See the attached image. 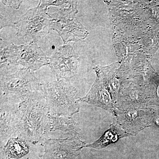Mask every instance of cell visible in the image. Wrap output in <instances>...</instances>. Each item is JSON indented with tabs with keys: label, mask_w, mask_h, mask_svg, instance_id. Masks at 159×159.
I'll list each match as a JSON object with an SVG mask.
<instances>
[{
	"label": "cell",
	"mask_w": 159,
	"mask_h": 159,
	"mask_svg": "<svg viewBox=\"0 0 159 159\" xmlns=\"http://www.w3.org/2000/svg\"><path fill=\"white\" fill-rule=\"evenodd\" d=\"M1 90L5 96L15 95L21 102L44 99L43 84L34 72L19 66L1 68Z\"/></svg>",
	"instance_id": "1"
},
{
	"label": "cell",
	"mask_w": 159,
	"mask_h": 159,
	"mask_svg": "<svg viewBox=\"0 0 159 159\" xmlns=\"http://www.w3.org/2000/svg\"><path fill=\"white\" fill-rule=\"evenodd\" d=\"M44 99L20 102L18 137L36 144L50 129V113Z\"/></svg>",
	"instance_id": "2"
},
{
	"label": "cell",
	"mask_w": 159,
	"mask_h": 159,
	"mask_svg": "<svg viewBox=\"0 0 159 159\" xmlns=\"http://www.w3.org/2000/svg\"><path fill=\"white\" fill-rule=\"evenodd\" d=\"M42 84L49 113L72 117L79 111L77 89L69 80H61Z\"/></svg>",
	"instance_id": "3"
},
{
	"label": "cell",
	"mask_w": 159,
	"mask_h": 159,
	"mask_svg": "<svg viewBox=\"0 0 159 159\" xmlns=\"http://www.w3.org/2000/svg\"><path fill=\"white\" fill-rule=\"evenodd\" d=\"M50 58L37 44L31 42L27 45L6 43L1 39V68L7 66H19L34 71L49 65Z\"/></svg>",
	"instance_id": "4"
},
{
	"label": "cell",
	"mask_w": 159,
	"mask_h": 159,
	"mask_svg": "<svg viewBox=\"0 0 159 159\" xmlns=\"http://www.w3.org/2000/svg\"><path fill=\"white\" fill-rule=\"evenodd\" d=\"M77 2L70 1L64 7L50 15L51 30L58 33L64 45L72 41L85 39L89 33L76 17Z\"/></svg>",
	"instance_id": "5"
},
{
	"label": "cell",
	"mask_w": 159,
	"mask_h": 159,
	"mask_svg": "<svg viewBox=\"0 0 159 159\" xmlns=\"http://www.w3.org/2000/svg\"><path fill=\"white\" fill-rule=\"evenodd\" d=\"M48 8L39 3L37 7L27 10L20 19L14 23L16 35L26 43H37L51 31V18Z\"/></svg>",
	"instance_id": "6"
},
{
	"label": "cell",
	"mask_w": 159,
	"mask_h": 159,
	"mask_svg": "<svg viewBox=\"0 0 159 159\" xmlns=\"http://www.w3.org/2000/svg\"><path fill=\"white\" fill-rule=\"evenodd\" d=\"M152 119L146 107H118L113 121L129 135L135 136L150 125Z\"/></svg>",
	"instance_id": "7"
},
{
	"label": "cell",
	"mask_w": 159,
	"mask_h": 159,
	"mask_svg": "<svg viewBox=\"0 0 159 159\" xmlns=\"http://www.w3.org/2000/svg\"><path fill=\"white\" fill-rule=\"evenodd\" d=\"M49 58V66L57 80H69L77 74L79 55L70 45L60 46Z\"/></svg>",
	"instance_id": "8"
},
{
	"label": "cell",
	"mask_w": 159,
	"mask_h": 159,
	"mask_svg": "<svg viewBox=\"0 0 159 159\" xmlns=\"http://www.w3.org/2000/svg\"><path fill=\"white\" fill-rule=\"evenodd\" d=\"M80 136L66 139H50L43 143L44 151L39 159H75L85 147Z\"/></svg>",
	"instance_id": "9"
},
{
	"label": "cell",
	"mask_w": 159,
	"mask_h": 159,
	"mask_svg": "<svg viewBox=\"0 0 159 159\" xmlns=\"http://www.w3.org/2000/svg\"><path fill=\"white\" fill-rule=\"evenodd\" d=\"M97 78L88 94L84 97L79 98V102L100 107L108 111L115 116L117 107L114 102L102 75L95 71Z\"/></svg>",
	"instance_id": "10"
},
{
	"label": "cell",
	"mask_w": 159,
	"mask_h": 159,
	"mask_svg": "<svg viewBox=\"0 0 159 159\" xmlns=\"http://www.w3.org/2000/svg\"><path fill=\"white\" fill-rule=\"evenodd\" d=\"M150 103L144 84L123 80L119 91L117 107H146Z\"/></svg>",
	"instance_id": "11"
},
{
	"label": "cell",
	"mask_w": 159,
	"mask_h": 159,
	"mask_svg": "<svg viewBox=\"0 0 159 159\" xmlns=\"http://www.w3.org/2000/svg\"><path fill=\"white\" fill-rule=\"evenodd\" d=\"M18 106L1 102V147L10 138L18 137Z\"/></svg>",
	"instance_id": "12"
},
{
	"label": "cell",
	"mask_w": 159,
	"mask_h": 159,
	"mask_svg": "<svg viewBox=\"0 0 159 159\" xmlns=\"http://www.w3.org/2000/svg\"><path fill=\"white\" fill-rule=\"evenodd\" d=\"M120 63L119 61L113 63L108 66H97L95 71H97L102 75L114 102L117 106L119 91L123 81L119 71Z\"/></svg>",
	"instance_id": "13"
},
{
	"label": "cell",
	"mask_w": 159,
	"mask_h": 159,
	"mask_svg": "<svg viewBox=\"0 0 159 159\" xmlns=\"http://www.w3.org/2000/svg\"><path fill=\"white\" fill-rule=\"evenodd\" d=\"M30 151L29 142L19 137L9 139L1 148V159H21Z\"/></svg>",
	"instance_id": "14"
},
{
	"label": "cell",
	"mask_w": 159,
	"mask_h": 159,
	"mask_svg": "<svg viewBox=\"0 0 159 159\" xmlns=\"http://www.w3.org/2000/svg\"><path fill=\"white\" fill-rule=\"evenodd\" d=\"M130 136L124 129L113 121V123L104 134L96 141L85 145V147L101 149L108 145L116 143L119 139Z\"/></svg>",
	"instance_id": "15"
},
{
	"label": "cell",
	"mask_w": 159,
	"mask_h": 159,
	"mask_svg": "<svg viewBox=\"0 0 159 159\" xmlns=\"http://www.w3.org/2000/svg\"><path fill=\"white\" fill-rule=\"evenodd\" d=\"M50 131H62L74 136H80L79 125L71 116L50 114Z\"/></svg>",
	"instance_id": "16"
},
{
	"label": "cell",
	"mask_w": 159,
	"mask_h": 159,
	"mask_svg": "<svg viewBox=\"0 0 159 159\" xmlns=\"http://www.w3.org/2000/svg\"><path fill=\"white\" fill-rule=\"evenodd\" d=\"M144 53L151 57L159 48V26L150 27L138 41Z\"/></svg>",
	"instance_id": "17"
},
{
	"label": "cell",
	"mask_w": 159,
	"mask_h": 159,
	"mask_svg": "<svg viewBox=\"0 0 159 159\" xmlns=\"http://www.w3.org/2000/svg\"><path fill=\"white\" fill-rule=\"evenodd\" d=\"M70 1H40L39 3L42 6L48 9L49 6H55L61 8L67 5Z\"/></svg>",
	"instance_id": "18"
},
{
	"label": "cell",
	"mask_w": 159,
	"mask_h": 159,
	"mask_svg": "<svg viewBox=\"0 0 159 159\" xmlns=\"http://www.w3.org/2000/svg\"><path fill=\"white\" fill-rule=\"evenodd\" d=\"M1 2L9 8L18 9H19L23 1H1Z\"/></svg>",
	"instance_id": "19"
}]
</instances>
